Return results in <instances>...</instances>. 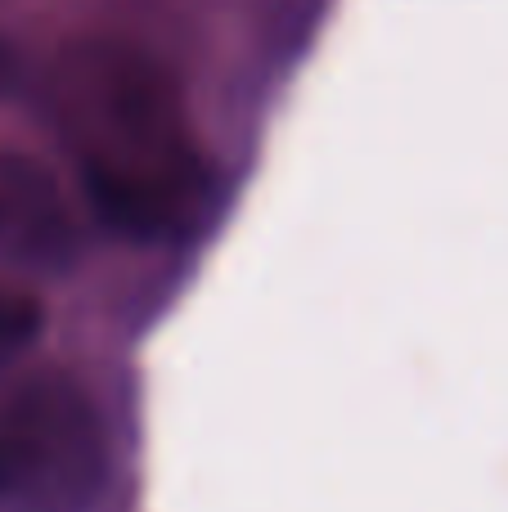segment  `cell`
<instances>
[{
  "mask_svg": "<svg viewBox=\"0 0 508 512\" xmlns=\"http://www.w3.org/2000/svg\"><path fill=\"white\" fill-rule=\"evenodd\" d=\"M50 117L104 225L131 239L180 230L203 198V158L180 86L126 41H77L50 68Z\"/></svg>",
  "mask_w": 508,
  "mask_h": 512,
  "instance_id": "1",
  "label": "cell"
},
{
  "mask_svg": "<svg viewBox=\"0 0 508 512\" xmlns=\"http://www.w3.org/2000/svg\"><path fill=\"white\" fill-rule=\"evenodd\" d=\"M104 481V427L77 382L45 373L0 405V490L32 512H77Z\"/></svg>",
  "mask_w": 508,
  "mask_h": 512,
  "instance_id": "2",
  "label": "cell"
},
{
  "mask_svg": "<svg viewBox=\"0 0 508 512\" xmlns=\"http://www.w3.org/2000/svg\"><path fill=\"white\" fill-rule=\"evenodd\" d=\"M81 256V225L45 162L0 153V261L32 274H63Z\"/></svg>",
  "mask_w": 508,
  "mask_h": 512,
  "instance_id": "3",
  "label": "cell"
},
{
  "mask_svg": "<svg viewBox=\"0 0 508 512\" xmlns=\"http://www.w3.org/2000/svg\"><path fill=\"white\" fill-rule=\"evenodd\" d=\"M45 315L41 301L32 292L14 288V283H0V355H14L41 333Z\"/></svg>",
  "mask_w": 508,
  "mask_h": 512,
  "instance_id": "4",
  "label": "cell"
},
{
  "mask_svg": "<svg viewBox=\"0 0 508 512\" xmlns=\"http://www.w3.org/2000/svg\"><path fill=\"white\" fill-rule=\"evenodd\" d=\"M18 54H14V45L9 41H0V95H9V90L18 86Z\"/></svg>",
  "mask_w": 508,
  "mask_h": 512,
  "instance_id": "5",
  "label": "cell"
}]
</instances>
